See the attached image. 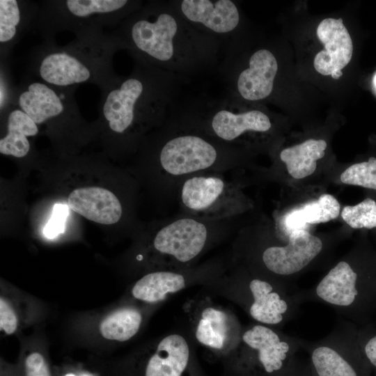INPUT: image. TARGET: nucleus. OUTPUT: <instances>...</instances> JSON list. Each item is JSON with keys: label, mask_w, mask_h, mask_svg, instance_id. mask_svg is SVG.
I'll return each instance as SVG.
<instances>
[{"label": "nucleus", "mask_w": 376, "mask_h": 376, "mask_svg": "<svg viewBox=\"0 0 376 376\" xmlns=\"http://www.w3.org/2000/svg\"><path fill=\"white\" fill-rule=\"evenodd\" d=\"M343 219L351 228H376V202L367 198L356 205L345 206L341 212Z\"/></svg>", "instance_id": "obj_23"}, {"label": "nucleus", "mask_w": 376, "mask_h": 376, "mask_svg": "<svg viewBox=\"0 0 376 376\" xmlns=\"http://www.w3.org/2000/svg\"><path fill=\"white\" fill-rule=\"evenodd\" d=\"M141 321V314L137 309L123 308L110 313L102 321L100 331L106 339L126 341L138 332Z\"/></svg>", "instance_id": "obj_21"}, {"label": "nucleus", "mask_w": 376, "mask_h": 376, "mask_svg": "<svg viewBox=\"0 0 376 376\" xmlns=\"http://www.w3.org/2000/svg\"><path fill=\"white\" fill-rule=\"evenodd\" d=\"M8 132L0 140V152L16 157H23L29 152L30 143L27 136L37 134L36 123L23 111L15 109L8 118Z\"/></svg>", "instance_id": "obj_20"}, {"label": "nucleus", "mask_w": 376, "mask_h": 376, "mask_svg": "<svg viewBox=\"0 0 376 376\" xmlns=\"http://www.w3.org/2000/svg\"><path fill=\"white\" fill-rule=\"evenodd\" d=\"M297 303H322L358 327L376 315V264L338 262L313 287L294 292Z\"/></svg>", "instance_id": "obj_3"}, {"label": "nucleus", "mask_w": 376, "mask_h": 376, "mask_svg": "<svg viewBox=\"0 0 376 376\" xmlns=\"http://www.w3.org/2000/svg\"><path fill=\"white\" fill-rule=\"evenodd\" d=\"M19 104L36 124L59 115L63 110L55 92L41 83L31 84L19 97Z\"/></svg>", "instance_id": "obj_19"}, {"label": "nucleus", "mask_w": 376, "mask_h": 376, "mask_svg": "<svg viewBox=\"0 0 376 376\" xmlns=\"http://www.w3.org/2000/svg\"><path fill=\"white\" fill-rule=\"evenodd\" d=\"M301 338L256 324L242 334L244 350L230 368L233 376H272L297 356Z\"/></svg>", "instance_id": "obj_7"}, {"label": "nucleus", "mask_w": 376, "mask_h": 376, "mask_svg": "<svg viewBox=\"0 0 376 376\" xmlns=\"http://www.w3.org/2000/svg\"><path fill=\"white\" fill-rule=\"evenodd\" d=\"M157 153V168L170 197L181 183L195 175L224 173L239 164L237 148L225 144L194 123L186 114L172 115Z\"/></svg>", "instance_id": "obj_2"}, {"label": "nucleus", "mask_w": 376, "mask_h": 376, "mask_svg": "<svg viewBox=\"0 0 376 376\" xmlns=\"http://www.w3.org/2000/svg\"><path fill=\"white\" fill-rule=\"evenodd\" d=\"M327 146L324 140L308 139L283 149L280 153V159L292 178L301 179L314 173L317 161L324 156Z\"/></svg>", "instance_id": "obj_18"}, {"label": "nucleus", "mask_w": 376, "mask_h": 376, "mask_svg": "<svg viewBox=\"0 0 376 376\" xmlns=\"http://www.w3.org/2000/svg\"><path fill=\"white\" fill-rule=\"evenodd\" d=\"M358 327L342 318L324 338H301L313 376H370L371 369L357 338Z\"/></svg>", "instance_id": "obj_5"}, {"label": "nucleus", "mask_w": 376, "mask_h": 376, "mask_svg": "<svg viewBox=\"0 0 376 376\" xmlns=\"http://www.w3.org/2000/svg\"><path fill=\"white\" fill-rule=\"evenodd\" d=\"M340 209V204L334 196L324 194L318 200L285 214L283 226L290 233L294 230H306L308 224L325 223L336 219L339 215Z\"/></svg>", "instance_id": "obj_15"}, {"label": "nucleus", "mask_w": 376, "mask_h": 376, "mask_svg": "<svg viewBox=\"0 0 376 376\" xmlns=\"http://www.w3.org/2000/svg\"><path fill=\"white\" fill-rule=\"evenodd\" d=\"M70 210L95 223L112 225L120 221L123 208L114 193L99 187L77 188L67 200Z\"/></svg>", "instance_id": "obj_14"}, {"label": "nucleus", "mask_w": 376, "mask_h": 376, "mask_svg": "<svg viewBox=\"0 0 376 376\" xmlns=\"http://www.w3.org/2000/svg\"><path fill=\"white\" fill-rule=\"evenodd\" d=\"M69 214L68 204L57 203L53 207L52 217L43 228L44 235L53 239L63 233L65 230L67 217Z\"/></svg>", "instance_id": "obj_28"}, {"label": "nucleus", "mask_w": 376, "mask_h": 376, "mask_svg": "<svg viewBox=\"0 0 376 376\" xmlns=\"http://www.w3.org/2000/svg\"><path fill=\"white\" fill-rule=\"evenodd\" d=\"M316 33L324 49L315 55L314 68L320 74L338 79L343 75L342 69L352 59L353 44L350 35L342 18L322 19Z\"/></svg>", "instance_id": "obj_12"}, {"label": "nucleus", "mask_w": 376, "mask_h": 376, "mask_svg": "<svg viewBox=\"0 0 376 376\" xmlns=\"http://www.w3.org/2000/svg\"><path fill=\"white\" fill-rule=\"evenodd\" d=\"M358 342L371 371L376 373V327L373 323L358 327Z\"/></svg>", "instance_id": "obj_27"}, {"label": "nucleus", "mask_w": 376, "mask_h": 376, "mask_svg": "<svg viewBox=\"0 0 376 376\" xmlns=\"http://www.w3.org/2000/svg\"><path fill=\"white\" fill-rule=\"evenodd\" d=\"M185 81H187L186 77L174 75L151 92L150 86H146L143 79L135 77L126 79L119 88L108 94L103 106V113L110 129L118 134L127 132L138 121L140 111L165 118L167 110L171 111L172 109L141 108V106H146V99L173 86L183 84Z\"/></svg>", "instance_id": "obj_8"}, {"label": "nucleus", "mask_w": 376, "mask_h": 376, "mask_svg": "<svg viewBox=\"0 0 376 376\" xmlns=\"http://www.w3.org/2000/svg\"><path fill=\"white\" fill-rule=\"evenodd\" d=\"M272 376H313L307 361L297 356L281 371Z\"/></svg>", "instance_id": "obj_31"}, {"label": "nucleus", "mask_w": 376, "mask_h": 376, "mask_svg": "<svg viewBox=\"0 0 376 376\" xmlns=\"http://www.w3.org/2000/svg\"><path fill=\"white\" fill-rule=\"evenodd\" d=\"M228 221L203 220L180 213L158 226L152 237V249L164 263L188 264L228 232Z\"/></svg>", "instance_id": "obj_6"}, {"label": "nucleus", "mask_w": 376, "mask_h": 376, "mask_svg": "<svg viewBox=\"0 0 376 376\" xmlns=\"http://www.w3.org/2000/svg\"><path fill=\"white\" fill-rule=\"evenodd\" d=\"M125 0H68V10L78 17H86L95 13H111L123 8L127 3Z\"/></svg>", "instance_id": "obj_25"}, {"label": "nucleus", "mask_w": 376, "mask_h": 376, "mask_svg": "<svg viewBox=\"0 0 376 376\" xmlns=\"http://www.w3.org/2000/svg\"><path fill=\"white\" fill-rule=\"evenodd\" d=\"M172 4L191 26L223 45L240 22L237 5L230 0H179Z\"/></svg>", "instance_id": "obj_11"}, {"label": "nucleus", "mask_w": 376, "mask_h": 376, "mask_svg": "<svg viewBox=\"0 0 376 376\" xmlns=\"http://www.w3.org/2000/svg\"><path fill=\"white\" fill-rule=\"evenodd\" d=\"M186 285V278L182 273L161 270L148 273L138 280L132 289L137 299L155 303L163 300L169 293L177 292Z\"/></svg>", "instance_id": "obj_17"}, {"label": "nucleus", "mask_w": 376, "mask_h": 376, "mask_svg": "<svg viewBox=\"0 0 376 376\" xmlns=\"http://www.w3.org/2000/svg\"><path fill=\"white\" fill-rule=\"evenodd\" d=\"M196 337L199 343L213 349L221 350L226 338V316L212 307L203 310L198 321Z\"/></svg>", "instance_id": "obj_22"}, {"label": "nucleus", "mask_w": 376, "mask_h": 376, "mask_svg": "<svg viewBox=\"0 0 376 376\" xmlns=\"http://www.w3.org/2000/svg\"><path fill=\"white\" fill-rule=\"evenodd\" d=\"M25 376H51L44 357L39 352L29 354L25 359Z\"/></svg>", "instance_id": "obj_29"}, {"label": "nucleus", "mask_w": 376, "mask_h": 376, "mask_svg": "<svg viewBox=\"0 0 376 376\" xmlns=\"http://www.w3.org/2000/svg\"><path fill=\"white\" fill-rule=\"evenodd\" d=\"M246 281V306L250 317L260 324L283 326L294 319L299 305L291 290L281 283L262 276Z\"/></svg>", "instance_id": "obj_10"}, {"label": "nucleus", "mask_w": 376, "mask_h": 376, "mask_svg": "<svg viewBox=\"0 0 376 376\" xmlns=\"http://www.w3.org/2000/svg\"><path fill=\"white\" fill-rule=\"evenodd\" d=\"M20 19L17 1H0V42L10 40L15 35Z\"/></svg>", "instance_id": "obj_26"}, {"label": "nucleus", "mask_w": 376, "mask_h": 376, "mask_svg": "<svg viewBox=\"0 0 376 376\" xmlns=\"http://www.w3.org/2000/svg\"><path fill=\"white\" fill-rule=\"evenodd\" d=\"M340 181L347 185L376 189V158L351 165L340 175Z\"/></svg>", "instance_id": "obj_24"}, {"label": "nucleus", "mask_w": 376, "mask_h": 376, "mask_svg": "<svg viewBox=\"0 0 376 376\" xmlns=\"http://www.w3.org/2000/svg\"><path fill=\"white\" fill-rule=\"evenodd\" d=\"M324 243L306 230H297L288 235L284 245H270L260 254V260L266 272L276 281L292 291L286 279L304 271L321 254Z\"/></svg>", "instance_id": "obj_9"}, {"label": "nucleus", "mask_w": 376, "mask_h": 376, "mask_svg": "<svg viewBox=\"0 0 376 376\" xmlns=\"http://www.w3.org/2000/svg\"><path fill=\"white\" fill-rule=\"evenodd\" d=\"M278 63L267 49H260L250 56L248 67L237 75L235 93L244 100L256 102L268 97L273 91Z\"/></svg>", "instance_id": "obj_13"}, {"label": "nucleus", "mask_w": 376, "mask_h": 376, "mask_svg": "<svg viewBox=\"0 0 376 376\" xmlns=\"http://www.w3.org/2000/svg\"><path fill=\"white\" fill-rule=\"evenodd\" d=\"M0 328L6 334H13L17 328L15 312L3 297H1L0 299Z\"/></svg>", "instance_id": "obj_30"}, {"label": "nucleus", "mask_w": 376, "mask_h": 376, "mask_svg": "<svg viewBox=\"0 0 376 376\" xmlns=\"http://www.w3.org/2000/svg\"><path fill=\"white\" fill-rule=\"evenodd\" d=\"M41 77L56 86H68L87 81L91 77L89 69L76 58L65 53L47 56L40 67Z\"/></svg>", "instance_id": "obj_16"}, {"label": "nucleus", "mask_w": 376, "mask_h": 376, "mask_svg": "<svg viewBox=\"0 0 376 376\" xmlns=\"http://www.w3.org/2000/svg\"><path fill=\"white\" fill-rule=\"evenodd\" d=\"M180 213L207 221H226L250 208L240 186L221 173L195 175L184 180L176 196Z\"/></svg>", "instance_id": "obj_4"}, {"label": "nucleus", "mask_w": 376, "mask_h": 376, "mask_svg": "<svg viewBox=\"0 0 376 376\" xmlns=\"http://www.w3.org/2000/svg\"><path fill=\"white\" fill-rule=\"evenodd\" d=\"M135 49L162 70L187 77L218 62L222 45L188 23L171 1L131 26Z\"/></svg>", "instance_id": "obj_1"}]
</instances>
